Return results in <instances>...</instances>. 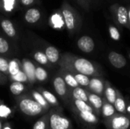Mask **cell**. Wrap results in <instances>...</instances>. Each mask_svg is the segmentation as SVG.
Segmentation results:
<instances>
[{
  "instance_id": "1",
  "label": "cell",
  "mask_w": 130,
  "mask_h": 129,
  "mask_svg": "<svg viewBox=\"0 0 130 129\" xmlns=\"http://www.w3.org/2000/svg\"><path fill=\"white\" fill-rule=\"evenodd\" d=\"M63 68L72 73H81L88 76L100 75V68L92 62L84 58H78L70 53H65L58 62Z\"/></svg>"
},
{
  "instance_id": "2",
  "label": "cell",
  "mask_w": 130,
  "mask_h": 129,
  "mask_svg": "<svg viewBox=\"0 0 130 129\" xmlns=\"http://www.w3.org/2000/svg\"><path fill=\"white\" fill-rule=\"evenodd\" d=\"M61 13L68 31L71 34L78 32L82 24V20L78 12L69 2L64 1L61 7Z\"/></svg>"
},
{
  "instance_id": "3",
  "label": "cell",
  "mask_w": 130,
  "mask_h": 129,
  "mask_svg": "<svg viewBox=\"0 0 130 129\" xmlns=\"http://www.w3.org/2000/svg\"><path fill=\"white\" fill-rule=\"evenodd\" d=\"M19 107L23 113L30 116L40 114L43 109V106L36 100L28 98L23 99L19 103Z\"/></svg>"
},
{
  "instance_id": "4",
  "label": "cell",
  "mask_w": 130,
  "mask_h": 129,
  "mask_svg": "<svg viewBox=\"0 0 130 129\" xmlns=\"http://www.w3.org/2000/svg\"><path fill=\"white\" fill-rule=\"evenodd\" d=\"M77 46L78 49L85 53H89L92 52L94 49L95 44L93 39L89 36H83L79 38L77 42Z\"/></svg>"
},
{
  "instance_id": "5",
  "label": "cell",
  "mask_w": 130,
  "mask_h": 129,
  "mask_svg": "<svg viewBox=\"0 0 130 129\" xmlns=\"http://www.w3.org/2000/svg\"><path fill=\"white\" fill-rule=\"evenodd\" d=\"M69 121L57 114H53L50 117V127L52 129H68L69 128Z\"/></svg>"
},
{
  "instance_id": "6",
  "label": "cell",
  "mask_w": 130,
  "mask_h": 129,
  "mask_svg": "<svg viewBox=\"0 0 130 129\" xmlns=\"http://www.w3.org/2000/svg\"><path fill=\"white\" fill-rule=\"evenodd\" d=\"M108 59L110 64L117 68H122L125 67V65H126V58L122 54H120L113 51L110 52L108 56Z\"/></svg>"
},
{
  "instance_id": "7",
  "label": "cell",
  "mask_w": 130,
  "mask_h": 129,
  "mask_svg": "<svg viewBox=\"0 0 130 129\" xmlns=\"http://www.w3.org/2000/svg\"><path fill=\"white\" fill-rule=\"evenodd\" d=\"M21 67H22V70L26 74V75L28 78V81H30V82H34L36 80V78H35L36 67H35V65L30 60L24 59L21 63Z\"/></svg>"
},
{
  "instance_id": "8",
  "label": "cell",
  "mask_w": 130,
  "mask_h": 129,
  "mask_svg": "<svg viewBox=\"0 0 130 129\" xmlns=\"http://www.w3.org/2000/svg\"><path fill=\"white\" fill-rule=\"evenodd\" d=\"M66 83L61 75H57L53 79V87L58 95L63 97L66 94L67 87Z\"/></svg>"
},
{
  "instance_id": "9",
  "label": "cell",
  "mask_w": 130,
  "mask_h": 129,
  "mask_svg": "<svg viewBox=\"0 0 130 129\" xmlns=\"http://www.w3.org/2000/svg\"><path fill=\"white\" fill-rule=\"evenodd\" d=\"M41 17V13L39 9L36 8H30L27 9L24 14V20L28 24H35Z\"/></svg>"
},
{
  "instance_id": "10",
  "label": "cell",
  "mask_w": 130,
  "mask_h": 129,
  "mask_svg": "<svg viewBox=\"0 0 130 129\" xmlns=\"http://www.w3.org/2000/svg\"><path fill=\"white\" fill-rule=\"evenodd\" d=\"M113 129H128L130 126V120L124 116H119L113 119L111 122Z\"/></svg>"
},
{
  "instance_id": "11",
  "label": "cell",
  "mask_w": 130,
  "mask_h": 129,
  "mask_svg": "<svg viewBox=\"0 0 130 129\" xmlns=\"http://www.w3.org/2000/svg\"><path fill=\"white\" fill-rule=\"evenodd\" d=\"M1 27L5 32V33L11 37V38H15L17 36V31L14 26V24L8 19H3L1 21Z\"/></svg>"
},
{
  "instance_id": "12",
  "label": "cell",
  "mask_w": 130,
  "mask_h": 129,
  "mask_svg": "<svg viewBox=\"0 0 130 129\" xmlns=\"http://www.w3.org/2000/svg\"><path fill=\"white\" fill-rule=\"evenodd\" d=\"M59 72H60V75L63 78V79L66 81L67 85H69V87H73V88L79 86V84H78L77 81L75 80V78L72 72H70L69 71H68L63 68H61L59 69Z\"/></svg>"
},
{
  "instance_id": "13",
  "label": "cell",
  "mask_w": 130,
  "mask_h": 129,
  "mask_svg": "<svg viewBox=\"0 0 130 129\" xmlns=\"http://www.w3.org/2000/svg\"><path fill=\"white\" fill-rule=\"evenodd\" d=\"M45 54L50 63H58L60 59V54L57 48L53 46H49L45 49Z\"/></svg>"
},
{
  "instance_id": "14",
  "label": "cell",
  "mask_w": 130,
  "mask_h": 129,
  "mask_svg": "<svg viewBox=\"0 0 130 129\" xmlns=\"http://www.w3.org/2000/svg\"><path fill=\"white\" fill-rule=\"evenodd\" d=\"M117 21L118 22L123 25V26H126L128 24V11L126 7L124 6H119L117 11Z\"/></svg>"
},
{
  "instance_id": "15",
  "label": "cell",
  "mask_w": 130,
  "mask_h": 129,
  "mask_svg": "<svg viewBox=\"0 0 130 129\" xmlns=\"http://www.w3.org/2000/svg\"><path fill=\"white\" fill-rule=\"evenodd\" d=\"M88 86L90 87L91 90H92L96 94H102L103 93V90H104V84L98 78H92V79H91Z\"/></svg>"
},
{
  "instance_id": "16",
  "label": "cell",
  "mask_w": 130,
  "mask_h": 129,
  "mask_svg": "<svg viewBox=\"0 0 130 129\" xmlns=\"http://www.w3.org/2000/svg\"><path fill=\"white\" fill-rule=\"evenodd\" d=\"M72 95L73 97L75 100H83L85 102L88 101V97L86 94V92L81 87H75L73 91H72Z\"/></svg>"
},
{
  "instance_id": "17",
  "label": "cell",
  "mask_w": 130,
  "mask_h": 129,
  "mask_svg": "<svg viewBox=\"0 0 130 129\" xmlns=\"http://www.w3.org/2000/svg\"><path fill=\"white\" fill-rule=\"evenodd\" d=\"M72 75H74L75 80L77 81L78 84L81 86H84V87H87L89 85L90 83V78L88 75L81 74V73H72Z\"/></svg>"
},
{
  "instance_id": "18",
  "label": "cell",
  "mask_w": 130,
  "mask_h": 129,
  "mask_svg": "<svg viewBox=\"0 0 130 129\" xmlns=\"http://www.w3.org/2000/svg\"><path fill=\"white\" fill-rule=\"evenodd\" d=\"M88 100L93 105V106L94 108H96L98 109L102 108L103 101L98 95H97L95 94H90L88 96Z\"/></svg>"
},
{
  "instance_id": "19",
  "label": "cell",
  "mask_w": 130,
  "mask_h": 129,
  "mask_svg": "<svg viewBox=\"0 0 130 129\" xmlns=\"http://www.w3.org/2000/svg\"><path fill=\"white\" fill-rule=\"evenodd\" d=\"M24 90V85L21 82L18 81H13L10 85V91L14 95H19L21 94Z\"/></svg>"
},
{
  "instance_id": "20",
  "label": "cell",
  "mask_w": 130,
  "mask_h": 129,
  "mask_svg": "<svg viewBox=\"0 0 130 129\" xmlns=\"http://www.w3.org/2000/svg\"><path fill=\"white\" fill-rule=\"evenodd\" d=\"M34 59L36 62H37L39 64L43 65H46L50 62L45 52H41V51H37L34 54Z\"/></svg>"
},
{
  "instance_id": "21",
  "label": "cell",
  "mask_w": 130,
  "mask_h": 129,
  "mask_svg": "<svg viewBox=\"0 0 130 129\" xmlns=\"http://www.w3.org/2000/svg\"><path fill=\"white\" fill-rule=\"evenodd\" d=\"M80 116L84 121L88 123H96L98 122V119L96 116L93 114L92 112H89V111L80 112Z\"/></svg>"
},
{
  "instance_id": "22",
  "label": "cell",
  "mask_w": 130,
  "mask_h": 129,
  "mask_svg": "<svg viewBox=\"0 0 130 129\" xmlns=\"http://www.w3.org/2000/svg\"><path fill=\"white\" fill-rule=\"evenodd\" d=\"M35 78L36 80L39 81H44L48 78L47 71L41 66H37L36 67V70H35Z\"/></svg>"
},
{
  "instance_id": "23",
  "label": "cell",
  "mask_w": 130,
  "mask_h": 129,
  "mask_svg": "<svg viewBox=\"0 0 130 129\" xmlns=\"http://www.w3.org/2000/svg\"><path fill=\"white\" fill-rule=\"evenodd\" d=\"M75 105L80 112H85V111L93 112L92 107L90 105H88L87 103V102H85L83 100H75Z\"/></svg>"
},
{
  "instance_id": "24",
  "label": "cell",
  "mask_w": 130,
  "mask_h": 129,
  "mask_svg": "<svg viewBox=\"0 0 130 129\" xmlns=\"http://www.w3.org/2000/svg\"><path fill=\"white\" fill-rule=\"evenodd\" d=\"M21 70V66L19 65V61L16 59L11 60L8 63V72L10 75H15Z\"/></svg>"
},
{
  "instance_id": "25",
  "label": "cell",
  "mask_w": 130,
  "mask_h": 129,
  "mask_svg": "<svg viewBox=\"0 0 130 129\" xmlns=\"http://www.w3.org/2000/svg\"><path fill=\"white\" fill-rule=\"evenodd\" d=\"M11 78L14 81H18V82H27L28 81V78L26 75V74L24 72V71L22 69H21L18 72H17L15 75H11Z\"/></svg>"
},
{
  "instance_id": "26",
  "label": "cell",
  "mask_w": 130,
  "mask_h": 129,
  "mask_svg": "<svg viewBox=\"0 0 130 129\" xmlns=\"http://www.w3.org/2000/svg\"><path fill=\"white\" fill-rule=\"evenodd\" d=\"M114 108L121 113H123L126 110V103L125 101L121 98V97H117L115 102H114Z\"/></svg>"
},
{
  "instance_id": "27",
  "label": "cell",
  "mask_w": 130,
  "mask_h": 129,
  "mask_svg": "<svg viewBox=\"0 0 130 129\" xmlns=\"http://www.w3.org/2000/svg\"><path fill=\"white\" fill-rule=\"evenodd\" d=\"M105 94H106V97L108 102L110 103H114L117 99V93L115 90L110 87H107L105 91Z\"/></svg>"
},
{
  "instance_id": "28",
  "label": "cell",
  "mask_w": 130,
  "mask_h": 129,
  "mask_svg": "<svg viewBox=\"0 0 130 129\" xmlns=\"http://www.w3.org/2000/svg\"><path fill=\"white\" fill-rule=\"evenodd\" d=\"M102 110L103 114L105 117H110L112 116L115 113V108L109 103H106L102 106Z\"/></svg>"
},
{
  "instance_id": "29",
  "label": "cell",
  "mask_w": 130,
  "mask_h": 129,
  "mask_svg": "<svg viewBox=\"0 0 130 129\" xmlns=\"http://www.w3.org/2000/svg\"><path fill=\"white\" fill-rule=\"evenodd\" d=\"M8 63L9 62L3 58L0 57V71L5 75H9L8 72Z\"/></svg>"
},
{
  "instance_id": "30",
  "label": "cell",
  "mask_w": 130,
  "mask_h": 129,
  "mask_svg": "<svg viewBox=\"0 0 130 129\" xmlns=\"http://www.w3.org/2000/svg\"><path fill=\"white\" fill-rule=\"evenodd\" d=\"M42 95L44 97V98L46 99V100L47 102H49L50 103L56 104V103H57V99H56V97L52 93H50V91L43 90V93H42Z\"/></svg>"
},
{
  "instance_id": "31",
  "label": "cell",
  "mask_w": 130,
  "mask_h": 129,
  "mask_svg": "<svg viewBox=\"0 0 130 129\" xmlns=\"http://www.w3.org/2000/svg\"><path fill=\"white\" fill-rule=\"evenodd\" d=\"M33 97H34V98L35 99V100H36L38 103H40L42 106H46V105H47V101L46 100V99L44 98V97H43L41 94H40V93H38V92H37V91H34V92L33 93Z\"/></svg>"
},
{
  "instance_id": "32",
  "label": "cell",
  "mask_w": 130,
  "mask_h": 129,
  "mask_svg": "<svg viewBox=\"0 0 130 129\" xmlns=\"http://www.w3.org/2000/svg\"><path fill=\"white\" fill-rule=\"evenodd\" d=\"M9 50V44L8 41L3 38L2 36H0V54H5Z\"/></svg>"
},
{
  "instance_id": "33",
  "label": "cell",
  "mask_w": 130,
  "mask_h": 129,
  "mask_svg": "<svg viewBox=\"0 0 130 129\" xmlns=\"http://www.w3.org/2000/svg\"><path fill=\"white\" fill-rule=\"evenodd\" d=\"M11 113V110L5 105H0V118H7Z\"/></svg>"
},
{
  "instance_id": "34",
  "label": "cell",
  "mask_w": 130,
  "mask_h": 129,
  "mask_svg": "<svg viewBox=\"0 0 130 129\" xmlns=\"http://www.w3.org/2000/svg\"><path fill=\"white\" fill-rule=\"evenodd\" d=\"M109 31H110V36L113 40L117 41L120 39V32L118 30V29L113 26H110V29H109Z\"/></svg>"
},
{
  "instance_id": "35",
  "label": "cell",
  "mask_w": 130,
  "mask_h": 129,
  "mask_svg": "<svg viewBox=\"0 0 130 129\" xmlns=\"http://www.w3.org/2000/svg\"><path fill=\"white\" fill-rule=\"evenodd\" d=\"M78 3L85 10H89V2L88 0H77Z\"/></svg>"
},
{
  "instance_id": "36",
  "label": "cell",
  "mask_w": 130,
  "mask_h": 129,
  "mask_svg": "<svg viewBox=\"0 0 130 129\" xmlns=\"http://www.w3.org/2000/svg\"><path fill=\"white\" fill-rule=\"evenodd\" d=\"M33 129H45V123L43 121H37L34 125Z\"/></svg>"
},
{
  "instance_id": "37",
  "label": "cell",
  "mask_w": 130,
  "mask_h": 129,
  "mask_svg": "<svg viewBox=\"0 0 130 129\" xmlns=\"http://www.w3.org/2000/svg\"><path fill=\"white\" fill-rule=\"evenodd\" d=\"M35 1L36 0H20V2L23 6L27 7V6H30L33 5L35 2Z\"/></svg>"
},
{
  "instance_id": "38",
  "label": "cell",
  "mask_w": 130,
  "mask_h": 129,
  "mask_svg": "<svg viewBox=\"0 0 130 129\" xmlns=\"http://www.w3.org/2000/svg\"><path fill=\"white\" fill-rule=\"evenodd\" d=\"M128 17H129V20L130 21V10L128 11Z\"/></svg>"
},
{
  "instance_id": "39",
  "label": "cell",
  "mask_w": 130,
  "mask_h": 129,
  "mask_svg": "<svg viewBox=\"0 0 130 129\" xmlns=\"http://www.w3.org/2000/svg\"><path fill=\"white\" fill-rule=\"evenodd\" d=\"M3 129H11V128H9V127H5Z\"/></svg>"
},
{
  "instance_id": "40",
  "label": "cell",
  "mask_w": 130,
  "mask_h": 129,
  "mask_svg": "<svg viewBox=\"0 0 130 129\" xmlns=\"http://www.w3.org/2000/svg\"><path fill=\"white\" fill-rule=\"evenodd\" d=\"M0 129H2V123H1V122H0Z\"/></svg>"
},
{
  "instance_id": "41",
  "label": "cell",
  "mask_w": 130,
  "mask_h": 129,
  "mask_svg": "<svg viewBox=\"0 0 130 129\" xmlns=\"http://www.w3.org/2000/svg\"><path fill=\"white\" fill-rule=\"evenodd\" d=\"M128 111H129V112H130V106L129 107V108H128Z\"/></svg>"
},
{
  "instance_id": "42",
  "label": "cell",
  "mask_w": 130,
  "mask_h": 129,
  "mask_svg": "<svg viewBox=\"0 0 130 129\" xmlns=\"http://www.w3.org/2000/svg\"><path fill=\"white\" fill-rule=\"evenodd\" d=\"M0 78H1V71H0Z\"/></svg>"
},
{
  "instance_id": "43",
  "label": "cell",
  "mask_w": 130,
  "mask_h": 129,
  "mask_svg": "<svg viewBox=\"0 0 130 129\" xmlns=\"http://www.w3.org/2000/svg\"><path fill=\"white\" fill-rule=\"evenodd\" d=\"M129 58H130V53H129Z\"/></svg>"
}]
</instances>
